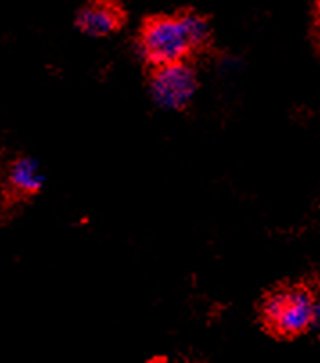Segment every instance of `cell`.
Returning a JSON list of instances; mask_svg holds the SVG:
<instances>
[{
    "instance_id": "3",
    "label": "cell",
    "mask_w": 320,
    "mask_h": 363,
    "mask_svg": "<svg viewBox=\"0 0 320 363\" xmlns=\"http://www.w3.org/2000/svg\"><path fill=\"white\" fill-rule=\"evenodd\" d=\"M148 89L157 106L182 112L193 103L198 90V74L191 62H175L150 67Z\"/></svg>"
},
{
    "instance_id": "6",
    "label": "cell",
    "mask_w": 320,
    "mask_h": 363,
    "mask_svg": "<svg viewBox=\"0 0 320 363\" xmlns=\"http://www.w3.org/2000/svg\"><path fill=\"white\" fill-rule=\"evenodd\" d=\"M311 331L320 333V297H316V302H315V313H313Z\"/></svg>"
},
{
    "instance_id": "5",
    "label": "cell",
    "mask_w": 320,
    "mask_h": 363,
    "mask_svg": "<svg viewBox=\"0 0 320 363\" xmlns=\"http://www.w3.org/2000/svg\"><path fill=\"white\" fill-rule=\"evenodd\" d=\"M126 22V13L116 0H89L76 13V28L92 38L116 35Z\"/></svg>"
},
{
    "instance_id": "4",
    "label": "cell",
    "mask_w": 320,
    "mask_h": 363,
    "mask_svg": "<svg viewBox=\"0 0 320 363\" xmlns=\"http://www.w3.org/2000/svg\"><path fill=\"white\" fill-rule=\"evenodd\" d=\"M45 184L38 160L29 155H18L6 167L4 189H2V200L4 209H13L23 201H31L38 196Z\"/></svg>"
},
{
    "instance_id": "2",
    "label": "cell",
    "mask_w": 320,
    "mask_h": 363,
    "mask_svg": "<svg viewBox=\"0 0 320 363\" xmlns=\"http://www.w3.org/2000/svg\"><path fill=\"white\" fill-rule=\"evenodd\" d=\"M316 297L304 284H282L259 302V320L277 338H297L311 331Z\"/></svg>"
},
{
    "instance_id": "1",
    "label": "cell",
    "mask_w": 320,
    "mask_h": 363,
    "mask_svg": "<svg viewBox=\"0 0 320 363\" xmlns=\"http://www.w3.org/2000/svg\"><path fill=\"white\" fill-rule=\"evenodd\" d=\"M212 42L209 20L197 11L155 15L143 22L137 36L139 55L148 67L191 62Z\"/></svg>"
}]
</instances>
